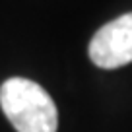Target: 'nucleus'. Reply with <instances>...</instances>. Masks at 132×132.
<instances>
[{"instance_id":"1","label":"nucleus","mask_w":132,"mask_h":132,"mask_svg":"<svg viewBox=\"0 0 132 132\" xmlns=\"http://www.w3.org/2000/svg\"><path fill=\"white\" fill-rule=\"evenodd\" d=\"M0 107L18 132H56L58 128L53 97L31 80H6L0 87Z\"/></svg>"},{"instance_id":"2","label":"nucleus","mask_w":132,"mask_h":132,"mask_svg":"<svg viewBox=\"0 0 132 132\" xmlns=\"http://www.w3.org/2000/svg\"><path fill=\"white\" fill-rule=\"evenodd\" d=\"M89 58L105 70L132 62V12L105 23L95 33L89 43Z\"/></svg>"}]
</instances>
